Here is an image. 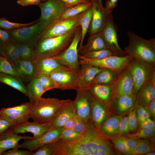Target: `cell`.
Segmentation results:
<instances>
[{"mask_svg": "<svg viewBox=\"0 0 155 155\" xmlns=\"http://www.w3.org/2000/svg\"><path fill=\"white\" fill-rule=\"evenodd\" d=\"M114 154L109 142L93 130L76 140L68 142V155Z\"/></svg>", "mask_w": 155, "mask_h": 155, "instance_id": "1", "label": "cell"}, {"mask_svg": "<svg viewBox=\"0 0 155 155\" xmlns=\"http://www.w3.org/2000/svg\"><path fill=\"white\" fill-rule=\"evenodd\" d=\"M79 27L60 36L39 39L34 47V59L53 57L62 54L71 44Z\"/></svg>", "mask_w": 155, "mask_h": 155, "instance_id": "2", "label": "cell"}, {"mask_svg": "<svg viewBox=\"0 0 155 155\" xmlns=\"http://www.w3.org/2000/svg\"><path fill=\"white\" fill-rule=\"evenodd\" d=\"M69 100L41 97L36 102L32 104L30 118L41 123L51 124L60 109Z\"/></svg>", "mask_w": 155, "mask_h": 155, "instance_id": "3", "label": "cell"}, {"mask_svg": "<svg viewBox=\"0 0 155 155\" xmlns=\"http://www.w3.org/2000/svg\"><path fill=\"white\" fill-rule=\"evenodd\" d=\"M128 44L124 48L126 55L148 62L155 63V38L146 39L133 32H127Z\"/></svg>", "mask_w": 155, "mask_h": 155, "instance_id": "4", "label": "cell"}, {"mask_svg": "<svg viewBox=\"0 0 155 155\" xmlns=\"http://www.w3.org/2000/svg\"><path fill=\"white\" fill-rule=\"evenodd\" d=\"M134 84L133 92H138L141 86L155 75V63L133 58L128 65Z\"/></svg>", "mask_w": 155, "mask_h": 155, "instance_id": "5", "label": "cell"}, {"mask_svg": "<svg viewBox=\"0 0 155 155\" xmlns=\"http://www.w3.org/2000/svg\"><path fill=\"white\" fill-rule=\"evenodd\" d=\"M48 25L46 22L38 19L32 25L9 31L13 42L17 44L25 43L34 46L40 34Z\"/></svg>", "mask_w": 155, "mask_h": 155, "instance_id": "6", "label": "cell"}, {"mask_svg": "<svg viewBox=\"0 0 155 155\" xmlns=\"http://www.w3.org/2000/svg\"><path fill=\"white\" fill-rule=\"evenodd\" d=\"M85 11L73 17L53 21L42 31L39 39L60 36L78 28Z\"/></svg>", "mask_w": 155, "mask_h": 155, "instance_id": "7", "label": "cell"}, {"mask_svg": "<svg viewBox=\"0 0 155 155\" xmlns=\"http://www.w3.org/2000/svg\"><path fill=\"white\" fill-rule=\"evenodd\" d=\"M133 58L131 55L124 56L111 55L97 60H90L78 54L79 64L88 63L101 68L108 69L120 72L127 67L130 61Z\"/></svg>", "mask_w": 155, "mask_h": 155, "instance_id": "8", "label": "cell"}, {"mask_svg": "<svg viewBox=\"0 0 155 155\" xmlns=\"http://www.w3.org/2000/svg\"><path fill=\"white\" fill-rule=\"evenodd\" d=\"M81 35V27L78 28L72 42L60 55L53 57L61 65L78 73L80 68L78 60V48Z\"/></svg>", "mask_w": 155, "mask_h": 155, "instance_id": "9", "label": "cell"}, {"mask_svg": "<svg viewBox=\"0 0 155 155\" xmlns=\"http://www.w3.org/2000/svg\"><path fill=\"white\" fill-rule=\"evenodd\" d=\"M72 104L76 115L87 125L90 122L93 96L88 89L79 88Z\"/></svg>", "mask_w": 155, "mask_h": 155, "instance_id": "10", "label": "cell"}, {"mask_svg": "<svg viewBox=\"0 0 155 155\" xmlns=\"http://www.w3.org/2000/svg\"><path fill=\"white\" fill-rule=\"evenodd\" d=\"M117 28L114 22L113 15L109 18L100 33L107 49L111 51L114 55H126L124 50L120 47L117 39Z\"/></svg>", "mask_w": 155, "mask_h": 155, "instance_id": "11", "label": "cell"}, {"mask_svg": "<svg viewBox=\"0 0 155 155\" xmlns=\"http://www.w3.org/2000/svg\"><path fill=\"white\" fill-rule=\"evenodd\" d=\"M62 90H74L79 88L78 73L68 68L56 70L49 75Z\"/></svg>", "mask_w": 155, "mask_h": 155, "instance_id": "12", "label": "cell"}, {"mask_svg": "<svg viewBox=\"0 0 155 155\" xmlns=\"http://www.w3.org/2000/svg\"><path fill=\"white\" fill-rule=\"evenodd\" d=\"M41 11L38 19L48 25L57 18L67 8V6L61 0H48L38 5Z\"/></svg>", "mask_w": 155, "mask_h": 155, "instance_id": "13", "label": "cell"}, {"mask_svg": "<svg viewBox=\"0 0 155 155\" xmlns=\"http://www.w3.org/2000/svg\"><path fill=\"white\" fill-rule=\"evenodd\" d=\"M32 104L26 102L13 107L3 108L0 116L14 125L28 121L30 118V110Z\"/></svg>", "mask_w": 155, "mask_h": 155, "instance_id": "14", "label": "cell"}, {"mask_svg": "<svg viewBox=\"0 0 155 155\" xmlns=\"http://www.w3.org/2000/svg\"><path fill=\"white\" fill-rule=\"evenodd\" d=\"M63 129L62 127L52 128L38 137L26 140L20 144V148H26L31 152L35 151L45 145L59 139Z\"/></svg>", "mask_w": 155, "mask_h": 155, "instance_id": "15", "label": "cell"}, {"mask_svg": "<svg viewBox=\"0 0 155 155\" xmlns=\"http://www.w3.org/2000/svg\"><path fill=\"white\" fill-rule=\"evenodd\" d=\"M93 11L87 32L91 35L101 32L112 13L106 12L94 0H92Z\"/></svg>", "mask_w": 155, "mask_h": 155, "instance_id": "16", "label": "cell"}, {"mask_svg": "<svg viewBox=\"0 0 155 155\" xmlns=\"http://www.w3.org/2000/svg\"><path fill=\"white\" fill-rule=\"evenodd\" d=\"M51 129V123H41L34 121L30 122L28 121L14 125L9 128L11 130L18 134L28 132L31 133L33 135V138L40 136Z\"/></svg>", "mask_w": 155, "mask_h": 155, "instance_id": "17", "label": "cell"}, {"mask_svg": "<svg viewBox=\"0 0 155 155\" xmlns=\"http://www.w3.org/2000/svg\"><path fill=\"white\" fill-rule=\"evenodd\" d=\"M121 71L114 85L116 93L118 96L123 95L132 96L134 84L129 69L127 67Z\"/></svg>", "mask_w": 155, "mask_h": 155, "instance_id": "18", "label": "cell"}, {"mask_svg": "<svg viewBox=\"0 0 155 155\" xmlns=\"http://www.w3.org/2000/svg\"><path fill=\"white\" fill-rule=\"evenodd\" d=\"M80 65V70L78 73L79 88L88 89L93 83L96 75L103 68L86 63L82 64Z\"/></svg>", "mask_w": 155, "mask_h": 155, "instance_id": "19", "label": "cell"}, {"mask_svg": "<svg viewBox=\"0 0 155 155\" xmlns=\"http://www.w3.org/2000/svg\"><path fill=\"white\" fill-rule=\"evenodd\" d=\"M36 78L39 75H49L53 72L67 68L61 65L52 57L33 59Z\"/></svg>", "mask_w": 155, "mask_h": 155, "instance_id": "20", "label": "cell"}, {"mask_svg": "<svg viewBox=\"0 0 155 155\" xmlns=\"http://www.w3.org/2000/svg\"><path fill=\"white\" fill-rule=\"evenodd\" d=\"M10 62L18 76L21 79L31 81L36 78L33 59L28 60L19 59Z\"/></svg>", "mask_w": 155, "mask_h": 155, "instance_id": "21", "label": "cell"}, {"mask_svg": "<svg viewBox=\"0 0 155 155\" xmlns=\"http://www.w3.org/2000/svg\"><path fill=\"white\" fill-rule=\"evenodd\" d=\"M66 141L61 138L57 141L45 145L32 152V155H67Z\"/></svg>", "mask_w": 155, "mask_h": 155, "instance_id": "22", "label": "cell"}, {"mask_svg": "<svg viewBox=\"0 0 155 155\" xmlns=\"http://www.w3.org/2000/svg\"><path fill=\"white\" fill-rule=\"evenodd\" d=\"M33 138V137L29 136L19 135L9 128L0 136V144L5 151L9 149L20 148V144H18V142L21 140Z\"/></svg>", "mask_w": 155, "mask_h": 155, "instance_id": "23", "label": "cell"}, {"mask_svg": "<svg viewBox=\"0 0 155 155\" xmlns=\"http://www.w3.org/2000/svg\"><path fill=\"white\" fill-rule=\"evenodd\" d=\"M106 112L104 102L93 97L90 120L97 129L99 128L106 120Z\"/></svg>", "mask_w": 155, "mask_h": 155, "instance_id": "24", "label": "cell"}, {"mask_svg": "<svg viewBox=\"0 0 155 155\" xmlns=\"http://www.w3.org/2000/svg\"><path fill=\"white\" fill-rule=\"evenodd\" d=\"M139 91V103L145 107L155 98V75L141 86Z\"/></svg>", "mask_w": 155, "mask_h": 155, "instance_id": "25", "label": "cell"}, {"mask_svg": "<svg viewBox=\"0 0 155 155\" xmlns=\"http://www.w3.org/2000/svg\"><path fill=\"white\" fill-rule=\"evenodd\" d=\"M105 49H107L100 32L89 35L87 43L83 45L78 51L83 55L88 52Z\"/></svg>", "mask_w": 155, "mask_h": 155, "instance_id": "26", "label": "cell"}, {"mask_svg": "<svg viewBox=\"0 0 155 155\" xmlns=\"http://www.w3.org/2000/svg\"><path fill=\"white\" fill-rule=\"evenodd\" d=\"M72 102V100L69 99L60 109L51 123L52 128L62 127L66 121L76 115Z\"/></svg>", "mask_w": 155, "mask_h": 155, "instance_id": "27", "label": "cell"}, {"mask_svg": "<svg viewBox=\"0 0 155 155\" xmlns=\"http://www.w3.org/2000/svg\"><path fill=\"white\" fill-rule=\"evenodd\" d=\"M122 118L121 116L111 117L105 120L99 128L93 130L100 136L104 134L110 135L115 133L117 131Z\"/></svg>", "mask_w": 155, "mask_h": 155, "instance_id": "28", "label": "cell"}, {"mask_svg": "<svg viewBox=\"0 0 155 155\" xmlns=\"http://www.w3.org/2000/svg\"><path fill=\"white\" fill-rule=\"evenodd\" d=\"M0 82L7 85L28 96L27 87L19 77L0 73Z\"/></svg>", "mask_w": 155, "mask_h": 155, "instance_id": "29", "label": "cell"}, {"mask_svg": "<svg viewBox=\"0 0 155 155\" xmlns=\"http://www.w3.org/2000/svg\"><path fill=\"white\" fill-rule=\"evenodd\" d=\"M88 89L94 97L104 103L109 98L111 87L109 85L92 83Z\"/></svg>", "mask_w": 155, "mask_h": 155, "instance_id": "30", "label": "cell"}, {"mask_svg": "<svg viewBox=\"0 0 155 155\" xmlns=\"http://www.w3.org/2000/svg\"><path fill=\"white\" fill-rule=\"evenodd\" d=\"M30 102L32 104L36 102L45 92L43 88L37 78L30 81L27 87Z\"/></svg>", "mask_w": 155, "mask_h": 155, "instance_id": "31", "label": "cell"}, {"mask_svg": "<svg viewBox=\"0 0 155 155\" xmlns=\"http://www.w3.org/2000/svg\"><path fill=\"white\" fill-rule=\"evenodd\" d=\"M119 72L109 69L103 68L96 75L92 83L110 85L116 81Z\"/></svg>", "mask_w": 155, "mask_h": 155, "instance_id": "32", "label": "cell"}, {"mask_svg": "<svg viewBox=\"0 0 155 155\" xmlns=\"http://www.w3.org/2000/svg\"><path fill=\"white\" fill-rule=\"evenodd\" d=\"M92 5V3L91 2L68 7L54 21L66 19L77 15L89 9Z\"/></svg>", "mask_w": 155, "mask_h": 155, "instance_id": "33", "label": "cell"}, {"mask_svg": "<svg viewBox=\"0 0 155 155\" xmlns=\"http://www.w3.org/2000/svg\"><path fill=\"white\" fill-rule=\"evenodd\" d=\"M0 55L10 61H15L20 59L17 44L12 41L0 46Z\"/></svg>", "mask_w": 155, "mask_h": 155, "instance_id": "34", "label": "cell"}, {"mask_svg": "<svg viewBox=\"0 0 155 155\" xmlns=\"http://www.w3.org/2000/svg\"><path fill=\"white\" fill-rule=\"evenodd\" d=\"M93 9L92 5L90 8L85 11L81 18L80 24L81 35L80 42V46L78 48V50L80 49L83 45L84 40L87 32L91 20Z\"/></svg>", "mask_w": 155, "mask_h": 155, "instance_id": "35", "label": "cell"}, {"mask_svg": "<svg viewBox=\"0 0 155 155\" xmlns=\"http://www.w3.org/2000/svg\"><path fill=\"white\" fill-rule=\"evenodd\" d=\"M17 44L20 59L32 60L34 58V46L25 43Z\"/></svg>", "mask_w": 155, "mask_h": 155, "instance_id": "36", "label": "cell"}, {"mask_svg": "<svg viewBox=\"0 0 155 155\" xmlns=\"http://www.w3.org/2000/svg\"><path fill=\"white\" fill-rule=\"evenodd\" d=\"M37 21V20L30 23L24 24L10 22L4 17L0 18V28L5 30L10 31L32 25Z\"/></svg>", "mask_w": 155, "mask_h": 155, "instance_id": "37", "label": "cell"}, {"mask_svg": "<svg viewBox=\"0 0 155 155\" xmlns=\"http://www.w3.org/2000/svg\"><path fill=\"white\" fill-rule=\"evenodd\" d=\"M134 100L131 96L123 95L118 96L117 100V108L120 112H124L132 108L134 105Z\"/></svg>", "mask_w": 155, "mask_h": 155, "instance_id": "38", "label": "cell"}, {"mask_svg": "<svg viewBox=\"0 0 155 155\" xmlns=\"http://www.w3.org/2000/svg\"><path fill=\"white\" fill-rule=\"evenodd\" d=\"M37 78L46 92L53 89H58V86L49 75L41 74Z\"/></svg>", "mask_w": 155, "mask_h": 155, "instance_id": "39", "label": "cell"}, {"mask_svg": "<svg viewBox=\"0 0 155 155\" xmlns=\"http://www.w3.org/2000/svg\"><path fill=\"white\" fill-rule=\"evenodd\" d=\"M113 55V53L111 51L108 49H105L88 52L82 56L88 59L97 60Z\"/></svg>", "mask_w": 155, "mask_h": 155, "instance_id": "40", "label": "cell"}, {"mask_svg": "<svg viewBox=\"0 0 155 155\" xmlns=\"http://www.w3.org/2000/svg\"><path fill=\"white\" fill-rule=\"evenodd\" d=\"M0 73L18 76L11 62L8 59L1 55Z\"/></svg>", "mask_w": 155, "mask_h": 155, "instance_id": "41", "label": "cell"}, {"mask_svg": "<svg viewBox=\"0 0 155 155\" xmlns=\"http://www.w3.org/2000/svg\"><path fill=\"white\" fill-rule=\"evenodd\" d=\"M82 136L73 129H63L60 138L64 141L70 142L76 140Z\"/></svg>", "mask_w": 155, "mask_h": 155, "instance_id": "42", "label": "cell"}, {"mask_svg": "<svg viewBox=\"0 0 155 155\" xmlns=\"http://www.w3.org/2000/svg\"><path fill=\"white\" fill-rule=\"evenodd\" d=\"M151 146L149 142L146 141L139 140L135 148L130 155L145 154L151 152Z\"/></svg>", "mask_w": 155, "mask_h": 155, "instance_id": "43", "label": "cell"}, {"mask_svg": "<svg viewBox=\"0 0 155 155\" xmlns=\"http://www.w3.org/2000/svg\"><path fill=\"white\" fill-rule=\"evenodd\" d=\"M73 129L83 136L88 134L91 130L89 126L77 115Z\"/></svg>", "mask_w": 155, "mask_h": 155, "instance_id": "44", "label": "cell"}, {"mask_svg": "<svg viewBox=\"0 0 155 155\" xmlns=\"http://www.w3.org/2000/svg\"><path fill=\"white\" fill-rule=\"evenodd\" d=\"M155 129L154 128H141L136 133L127 135V136L131 138L137 139L140 138H146L153 136L155 133Z\"/></svg>", "mask_w": 155, "mask_h": 155, "instance_id": "45", "label": "cell"}, {"mask_svg": "<svg viewBox=\"0 0 155 155\" xmlns=\"http://www.w3.org/2000/svg\"><path fill=\"white\" fill-rule=\"evenodd\" d=\"M136 113L138 125L150 118V116L145 107L140 105L137 107Z\"/></svg>", "mask_w": 155, "mask_h": 155, "instance_id": "46", "label": "cell"}, {"mask_svg": "<svg viewBox=\"0 0 155 155\" xmlns=\"http://www.w3.org/2000/svg\"><path fill=\"white\" fill-rule=\"evenodd\" d=\"M113 142L115 147L120 152L123 154H129V153L123 138L114 139L113 140Z\"/></svg>", "mask_w": 155, "mask_h": 155, "instance_id": "47", "label": "cell"}, {"mask_svg": "<svg viewBox=\"0 0 155 155\" xmlns=\"http://www.w3.org/2000/svg\"><path fill=\"white\" fill-rule=\"evenodd\" d=\"M12 41L9 31L0 28V46Z\"/></svg>", "mask_w": 155, "mask_h": 155, "instance_id": "48", "label": "cell"}, {"mask_svg": "<svg viewBox=\"0 0 155 155\" xmlns=\"http://www.w3.org/2000/svg\"><path fill=\"white\" fill-rule=\"evenodd\" d=\"M128 124L129 130L133 131L136 128L137 121L135 110L131 111L128 116Z\"/></svg>", "mask_w": 155, "mask_h": 155, "instance_id": "49", "label": "cell"}, {"mask_svg": "<svg viewBox=\"0 0 155 155\" xmlns=\"http://www.w3.org/2000/svg\"><path fill=\"white\" fill-rule=\"evenodd\" d=\"M123 139L129 153V154L134 150L138 142L137 139L134 138Z\"/></svg>", "mask_w": 155, "mask_h": 155, "instance_id": "50", "label": "cell"}, {"mask_svg": "<svg viewBox=\"0 0 155 155\" xmlns=\"http://www.w3.org/2000/svg\"><path fill=\"white\" fill-rule=\"evenodd\" d=\"M129 130L128 116H127L122 119L117 131L121 133H127Z\"/></svg>", "mask_w": 155, "mask_h": 155, "instance_id": "51", "label": "cell"}, {"mask_svg": "<svg viewBox=\"0 0 155 155\" xmlns=\"http://www.w3.org/2000/svg\"><path fill=\"white\" fill-rule=\"evenodd\" d=\"M14 125V124L0 116V136Z\"/></svg>", "mask_w": 155, "mask_h": 155, "instance_id": "52", "label": "cell"}, {"mask_svg": "<svg viewBox=\"0 0 155 155\" xmlns=\"http://www.w3.org/2000/svg\"><path fill=\"white\" fill-rule=\"evenodd\" d=\"M18 148L12 149L7 152L5 151L3 155H32V152L27 150H19Z\"/></svg>", "mask_w": 155, "mask_h": 155, "instance_id": "53", "label": "cell"}, {"mask_svg": "<svg viewBox=\"0 0 155 155\" xmlns=\"http://www.w3.org/2000/svg\"><path fill=\"white\" fill-rule=\"evenodd\" d=\"M118 0H107L104 9L106 12L111 13L113 9L117 6Z\"/></svg>", "mask_w": 155, "mask_h": 155, "instance_id": "54", "label": "cell"}, {"mask_svg": "<svg viewBox=\"0 0 155 155\" xmlns=\"http://www.w3.org/2000/svg\"><path fill=\"white\" fill-rule=\"evenodd\" d=\"M41 2V0H18L17 1L18 4L22 6L31 5H38Z\"/></svg>", "mask_w": 155, "mask_h": 155, "instance_id": "55", "label": "cell"}, {"mask_svg": "<svg viewBox=\"0 0 155 155\" xmlns=\"http://www.w3.org/2000/svg\"><path fill=\"white\" fill-rule=\"evenodd\" d=\"M69 7H72L79 4L90 2L86 0H61Z\"/></svg>", "mask_w": 155, "mask_h": 155, "instance_id": "56", "label": "cell"}, {"mask_svg": "<svg viewBox=\"0 0 155 155\" xmlns=\"http://www.w3.org/2000/svg\"><path fill=\"white\" fill-rule=\"evenodd\" d=\"M146 109L150 116L154 117L155 116V99L151 100L146 106Z\"/></svg>", "mask_w": 155, "mask_h": 155, "instance_id": "57", "label": "cell"}, {"mask_svg": "<svg viewBox=\"0 0 155 155\" xmlns=\"http://www.w3.org/2000/svg\"><path fill=\"white\" fill-rule=\"evenodd\" d=\"M141 128H154L155 127L154 122L150 118H148L140 124Z\"/></svg>", "mask_w": 155, "mask_h": 155, "instance_id": "58", "label": "cell"}, {"mask_svg": "<svg viewBox=\"0 0 155 155\" xmlns=\"http://www.w3.org/2000/svg\"><path fill=\"white\" fill-rule=\"evenodd\" d=\"M76 117L77 115L69 119L65 123L62 128L64 129H73Z\"/></svg>", "mask_w": 155, "mask_h": 155, "instance_id": "59", "label": "cell"}, {"mask_svg": "<svg viewBox=\"0 0 155 155\" xmlns=\"http://www.w3.org/2000/svg\"><path fill=\"white\" fill-rule=\"evenodd\" d=\"M98 5L102 8H104L102 3V0H94Z\"/></svg>", "mask_w": 155, "mask_h": 155, "instance_id": "60", "label": "cell"}, {"mask_svg": "<svg viewBox=\"0 0 155 155\" xmlns=\"http://www.w3.org/2000/svg\"><path fill=\"white\" fill-rule=\"evenodd\" d=\"M5 150L3 148L0 144V155H2L3 153L5 152Z\"/></svg>", "mask_w": 155, "mask_h": 155, "instance_id": "61", "label": "cell"}, {"mask_svg": "<svg viewBox=\"0 0 155 155\" xmlns=\"http://www.w3.org/2000/svg\"><path fill=\"white\" fill-rule=\"evenodd\" d=\"M145 155H155V153L153 152H149L146 154H145Z\"/></svg>", "mask_w": 155, "mask_h": 155, "instance_id": "62", "label": "cell"}, {"mask_svg": "<svg viewBox=\"0 0 155 155\" xmlns=\"http://www.w3.org/2000/svg\"><path fill=\"white\" fill-rule=\"evenodd\" d=\"M47 0H41V2H45V1H47Z\"/></svg>", "mask_w": 155, "mask_h": 155, "instance_id": "63", "label": "cell"}, {"mask_svg": "<svg viewBox=\"0 0 155 155\" xmlns=\"http://www.w3.org/2000/svg\"><path fill=\"white\" fill-rule=\"evenodd\" d=\"M88 1L91 2H92V0H86Z\"/></svg>", "mask_w": 155, "mask_h": 155, "instance_id": "64", "label": "cell"}]
</instances>
